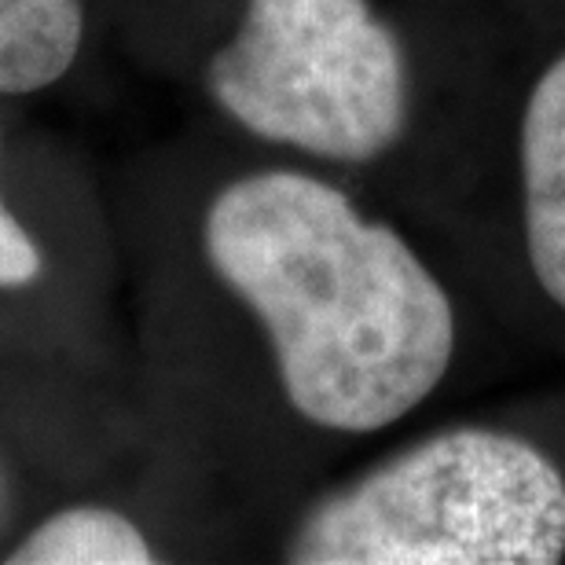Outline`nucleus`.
<instances>
[{
    "mask_svg": "<svg viewBox=\"0 0 565 565\" xmlns=\"http://www.w3.org/2000/svg\"><path fill=\"white\" fill-rule=\"evenodd\" d=\"M206 257L250 305L279 382L305 419L375 434L445 382L456 312L445 287L390 224L305 173H254L206 213Z\"/></svg>",
    "mask_w": 565,
    "mask_h": 565,
    "instance_id": "1",
    "label": "nucleus"
},
{
    "mask_svg": "<svg viewBox=\"0 0 565 565\" xmlns=\"http://www.w3.org/2000/svg\"><path fill=\"white\" fill-rule=\"evenodd\" d=\"M565 558V473L525 437L445 429L323 500L301 565H551Z\"/></svg>",
    "mask_w": 565,
    "mask_h": 565,
    "instance_id": "2",
    "label": "nucleus"
},
{
    "mask_svg": "<svg viewBox=\"0 0 565 565\" xmlns=\"http://www.w3.org/2000/svg\"><path fill=\"white\" fill-rule=\"evenodd\" d=\"M206 85L254 137L334 162H371L408 121V60L367 0H246Z\"/></svg>",
    "mask_w": 565,
    "mask_h": 565,
    "instance_id": "3",
    "label": "nucleus"
},
{
    "mask_svg": "<svg viewBox=\"0 0 565 565\" xmlns=\"http://www.w3.org/2000/svg\"><path fill=\"white\" fill-rule=\"evenodd\" d=\"M522 210L529 265L565 309V55L540 74L522 115Z\"/></svg>",
    "mask_w": 565,
    "mask_h": 565,
    "instance_id": "4",
    "label": "nucleus"
},
{
    "mask_svg": "<svg viewBox=\"0 0 565 565\" xmlns=\"http://www.w3.org/2000/svg\"><path fill=\"white\" fill-rule=\"evenodd\" d=\"M82 0H0V93H33L71 71Z\"/></svg>",
    "mask_w": 565,
    "mask_h": 565,
    "instance_id": "5",
    "label": "nucleus"
},
{
    "mask_svg": "<svg viewBox=\"0 0 565 565\" xmlns=\"http://www.w3.org/2000/svg\"><path fill=\"white\" fill-rule=\"evenodd\" d=\"M15 565H147L154 562L137 525L110 511H66L49 518L15 555Z\"/></svg>",
    "mask_w": 565,
    "mask_h": 565,
    "instance_id": "6",
    "label": "nucleus"
},
{
    "mask_svg": "<svg viewBox=\"0 0 565 565\" xmlns=\"http://www.w3.org/2000/svg\"><path fill=\"white\" fill-rule=\"evenodd\" d=\"M41 254L22 224L11 217L0 202V287H22V282L38 279Z\"/></svg>",
    "mask_w": 565,
    "mask_h": 565,
    "instance_id": "7",
    "label": "nucleus"
}]
</instances>
